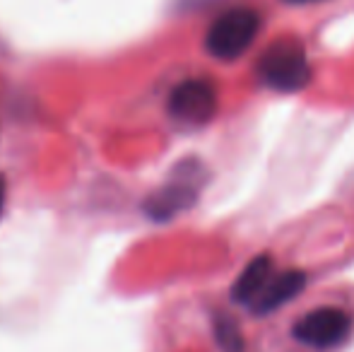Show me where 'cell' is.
<instances>
[{"label": "cell", "instance_id": "1", "mask_svg": "<svg viewBox=\"0 0 354 352\" xmlns=\"http://www.w3.org/2000/svg\"><path fill=\"white\" fill-rule=\"evenodd\" d=\"M256 73L263 85L275 92H299L311 80L306 48L297 39H277L258 58Z\"/></svg>", "mask_w": 354, "mask_h": 352}, {"label": "cell", "instance_id": "2", "mask_svg": "<svg viewBox=\"0 0 354 352\" xmlns=\"http://www.w3.org/2000/svg\"><path fill=\"white\" fill-rule=\"evenodd\" d=\"M261 15L253 8H234L222 12L205 34V48L217 61H236L251 48L261 32Z\"/></svg>", "mask_w": 354, "mask_h": 352}, {"label": "cell", "instance_id": "3", "mask_svg": "<svg viewBox=\"0 0 354 352\" xmlns=\"http://www.w3.org/2000/svg\"><path fill=\"white\" fill-rule=\"evenodd\" d=\"M352 333V316L337 306H321L308 311L294 324V340L311 350H333Z\"/></svg>", "mask_w": 354, "mask_h": 352}, {"label": "cell", "instance_id": "4", "mask_svg": "<svg viewBox=\"0 0 354 352\" xmlns=\"http://www.w3.org/2000/svg\"><path fill=\"white\" fill-rule=\"evenodd\" d=\"M178 172H181V174L174 176L171 183H167L162 191L154 193L147 201V205H145V210H147V215L152 217V220H159V222L171 220V217L188 210V207L196 203L198 188H201V183H203L201 167H198L196 162H183V165L178 167Z\"/></svg>", "mask_w": 354, "mask_h": 352}, {"label": "cell", "instance_id": "5", "mask_svg": "<svg viewBox=\"0 0 354 352\" xmlns=\"http://www.w3.org/2000/svg\"><path fill=\"white\" fill-rule=\"evenodd\" d=\"M217 111V89L212 82L193 77L183 80L169 94V113L174 121L186 126H203Z\"/></svg>", "mask_w": 354, "mask_h": 352}, {"label": "cell", "instance_id": "6", "mask_svg": "<svg viewBox=\"0 0 354 352\" xmlns=\"http://www.w3.org/2000/svg\"><path fill=\"white\" fill-rule=\"evenodd\" d=\"M304 285H306V275L301 270L272 272L266 280V285L258 290V295L251 299L248 309L253 314H272V311L280 309L287 302H292L304 290Z\"/></svg>", "mask_w": 354, "mask_h": 352}, {"label": "cell", "instance_id": "7", "mask_svg": "<svg viewBox=\"0 0 354 352\" xmlns=\"http://www.w3.org/2000/svg\"><path fill=\"white\" fill-rule=\"evenodd\" d=\"M275 272V266H272V259L270 256H258V259H253L251 263L241 270V275L236 277V282H234L232 287V299L239 302V304L248 306L251 304V299L258 295V290H261L263 285H266L268 277Z\"/></svg>", "mask_w": 354, "mask_h": 352}, {"label": "cell", "instance_id": "8", "mask_svg": "<svg viewBox=\"0 0 354 352\" xmlns=\"http://www.w3.org/2000/svg\"><path fill=\"white\" fill-rule=\"evenodd\" d=\"M214 335H217L222 352H243V338L239 333V326L229 316H219L214 324Z\"/></svg>", "mask_w": 354, "mask_h": 352}, {"label": "cell", "instance_id": "9", "mask_svg": "<svg viewBox=\"0 0 354 352\" xmlns=\"http://www.w3.org/2000/svg\"><path fill=\"white\" fill-rule=\"evenodd\" d=\"M3 207H5V178L0 176V215H3Z\"/></svg>", "mask_w": 354, "mask_h": 352}, {"label": "cell", "instance_id": "10", "mask_svg": "<svg viewBox=\"0 0 354 352\" xmlns=\"http://www.w3.org/2000/svg\"><path fill=\"white\" fill-rule=\"evenodd\" d=\"M289 5H304V3H318V0H284Z\"/></svg>", "mask_w": 354, "mask_h": 352}]
</instances>
